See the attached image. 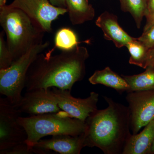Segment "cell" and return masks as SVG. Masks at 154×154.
<instances>
[{
	"label": "cell",
	"instance_id": "1",
	"mask_svg": "<svg viewBox=\"0 0 154 154\" xmlns=\"http://www.w3.org/2000/svg\"><path fill=\"white\" fill-rule=\"evenodd\" d=\"M55 49L39 54L31 64L25 79L26 91L52 88L71 91L75 83L85 78L89 57L87 48L78 45L52 55Z\"/></svg>",
	"mask_w": 154,
	"mask_h": 154
},
{
	"label": "cell",
	"instance_id": "2",
	"mask_svg": "<svg viewBox=\"0 0 154 154\" xmlns=\"http://www.w3.org/2000/svg\"><path fill=\"white\" fill-rule=\"evenodd\" d=\"M108 106L97 110L86 120L85 147L98 148L105 154H122L131 133L128 107L104 96Z\"/></svg>",
	"mask_w": 154,
	"mask_h": 154
},
{
	"label": "cell",
	"instance_id": "3",
	"mask_svg": "<svg viewBox=\"0 0 154 154\" xmlns=\"http://www.w3.org/2000/svg\"><path fill=\"white\" fill-rule=\"evenodd\" d=\"M0 24L7 36V44L14 61L43 43L45 32L20 9L8 5L0 9Z\"/></svg>",
	"mask_w": 154,
	"mask_h": 154
},
{
	"label": "cell",
	"instance_id": "4",
	"mask_svg": "<svg viewBox=\"0 0 154 154\" xmlns=\"http://www.w3.org/2000/svg\"><path fill=\"white\" fill-rule=\"evenodd\" d=\"M19 124L27 134L25 143L30 146L48 136L67 134L76 136L86 129L85 122L69 116L63 110L18 118Z\"/></svg>",
	"mask_w": 154,
	"mask_h": 154
},
{
	"label": "cell",
	"instance_id": "5",
	"mask_svg": "<svg viewBox=\"0 0 154 154\" xmlns=\"http://www.w3.org/2000/svg\"><path fill=\"white\" fill-rule=\"evenodd\" d=\"M49 45V42H45L36 45L13 62L8 68L0 69V93L15 107L22 99V91L25 88V79L30 66Z\"/></svg>",
	"mask_w": 154,
	"mask_h": 154
},
{
	"label": "cell",
	"instance_id": "6",
	"mask_svg": "<svg viewBox=\"0 0 154 154\" xmlns=\"http://www.w3.org/2000/svg\"><path fill=\"white\" fill-rule=\"evenodd\" d=\"M20 114L6 97L0 98V151L26 141L27 132L18 121Z\"/></svg>",
	"mask_w": 154,
	"mask_h": 154
},
{
	"label": "cell",
	"instance_id": "7",
	"mask_svg": "<svg viewBox=\"0 0 154 154\" xmlns=\"http://www.w3.org/2000/svg\"><path fill=\"white\" fill-rule=\"evenodd\" d=\"M126 100L131 116V129L137 134L154 120V90L128 92Z\"/></svg>",
	"mask_w": 154,
	"mask_h": 154
},
{
	"label": "cell",
	"instance_id": "8",
	"mask_svg": "<svg viewBox=\"0 0 154 154\" xmlns=\"http://www.w3.org/2000/svg\"><path fill=\"white\" fill-rule=\"evenodd\" d=\"M8 6L24 11L45 33H51L53 21L68 12L66 8L53 5L49 0H14Z\"/></svg>",
	"mask_w": 154,
	"mask_h": 154
},
{
	"label": "cell",
	"instance_id": "9",
	"mask_svg": "<svg viewBox=\"0 0 154 154\" xmlns=\"http://www.w3.org/2000/svg\"><path fill=\"white\" fill-rule=\"evenodd\" d=\"M51 91L61 110L72 118L85 122L92 113L98 110L99 94L96 92H91L85 99H80L73 97L69 90L52 88Z\"/></svg>",
	"mask_w": 154,
	"mask_h": 154
},
{
	"label": "cell",
	"instance_id": "10",
	"mask_svg": "<svg viewBox=\"0 0 154 154\" xmlns=\"http://www.w3.org/2000/svg\"><path fill=\"white\" fill-rule=\"evenodd\" d=\"M16 107L20 113L30 116L57 113L61 110L51 88L26 91Z\"/></svg>",
	"mask_w": 154,
	"mask_h": 154
},
{
	"label": "cell",
	"instance_id": "11",
	"mask_svg": "<svg viewBox=\"0 0 154 154\" xmlns=\"http://www.w3.org/2000/svg\"><path fill=\"white\" fill-rule=\"evenodd\" d=\"M83 134L76 136L67 134L53 136L49 139L40 140L32 147L38 154H49L52 151L61 154H79L85 147Z\"/></svg>",
	"mask_w": 154,
	"mask_h": 154
},
{
	"label": "cell",
	"instance_id": "12",
	"mask_svg": "<svg viewBox=\"0 0 154 154\" xmlns=\"http://www.w3.org/2000/svg\"><path fill=\"white\" fill-rule=\"evenodd\" d=\"M96 24L103 31L105 39L113 42L118 48L126 46L128 42L135 38L120 27L117 16L107 11L103 12L98 17Z\"/></svg>",
	"mask_w": 154,
	"mask_h": 154
},
{
	"label": "cell",
	"instance_id": "13",
	"mask_svg": "<svg viewBox=\"0 0 154 154\" xmlns=\"http://www.w3.org/2000/svg\"><path fill=\"white\" fill-rule=\"evenodd\" d=\"M154 141V120L141 132L131 134L127 141L122 154H151Z\"/></svg>",
	"mask_w": 154,
	"mask_h": 154
},
{
	"label": "cell",
	"instance_id": "14",
	"mask_svg": "<svg viewBox=\"0 0 154 154\" xmlns=\"http://www.w3.org/2000/svg\"><path fill=\"white\" fill-rule=\"evenodd\" d=\"M89 81L93 85H102L113 88L119 94L128 92L129 86L122 76L113 71L109 66L96 70L90 77Z\"/></svg>",
	"mask_w": 154,
	"mask_h": 154
},
{
	"label": "cell",
	"instance_id": "15",
	"mask_svg": "<svg viewBox=\"0 0 154 154\" xmlns=\"http://www.w3.org/2000/svg\"><path fill=\"white\" fill-rule=\"evenodd\" d=\"M66 3L73 25H81L94 19L95 10L88 0H66Z\"/></svg>",
	"mask_w": 154,
	"mask_h": 154
},
{
	"label": "cell",
	"instance_id": "16",
	"mask_svg": "<svg viewBox=\"0 0 154 154\" xmlns=\"http://www.w3.org/2000/svg\"><path fill=\"white\" fill-rule=\"evenodd\" d=\"M146 69L139 74L122 75L129 86L128 92L154 90V66L148 67Z\"/></svg>",
	"mask_w": 154,
	"mask_h": 154
},
{
	"label": "cell",
	"instance_id": "17",
	"mask_svg": "<svg viewBox=\"0 0 154 154\" xmlns=\"http://www.w3.org/2000/svg\"><path fill=\"white\" fill-rule=\"evenodd\" d=\"M121 10L131 14L138 29L140 28L142 21L147 11V0H119Z\"/></svg>",
	"mask_w": 154,
	"mask_h": 154
},
{
	"label": "cell",
	"instance_id": "18",
	"mask_svg": "<svg viewBox=\"0 0 154 154\" xmlns=\"http://www.w3.org/2000/svg\"><path fill=\"white\" fill-rule=\"evenodd\" d=\"M125 47L131 55L129 63L145 69L149 50L137 38L128 42Z\"/></svg>",
	"mask_w": 154,
	"mask_h": 154
},
{
	"label": "cell",
	"instance_id": "19",
	"mask_svg": "<svg viewBox=\"0 0 154 154\" xmlns=\"http://www.w3.org/2000/svg\"><path fill=\"white\" fill-rule=\"evenodd\" d=\"M54 43L55 48L68 51L76 47L80 42L74 31L69 28H63L56 33Z\"/></svg>",
	"mask_w": 154,
	"mask_h": 154
},
{
	"label": "cell",
	"instance_id": "20",
	"mask_svg": "<svg viewBox=\"0 0 154 154\" xmlns=\"http://www.w3.org/2000/svg\"><path fill=\"white\" fill-rule=\"evenodd\" d=\"M5 33L4 30L0 33V69L8 68L14 61L7 41L4 38Z\"/></svg>",
	"mask_w": 154,
	"mask_h": 154
},
{
	"label": "cell",
	"instance_id": "21",
	"mask_svg": "<svg viewBox=\"0 0 154 154\" xmlns=\"http://www.w3.org/2000/svg\"><path fill=\"white\" fill-rule=\"evenodd\" d=\"M35 153L33 147L28 146L25 142L16 145L10 148L0 151V154H32Z\"/></svg>",
	"mask_w": 154,
	"mask_h": 154
},
{
	"label": "cell",
	"instance_id": "22",
	"mask_svg": "<svg viewBox=\"0 0 154 154\" xmlns=\"http://www.w3.org/2000/svg\"><path fill=\"white\" fill-rule=\"evenodd\" d=\"M148 49L154 47V25L148 30L143 32L141 36L137 38Z\"/></svg>",
	"mask_w": 154,
	"mask_h": 154
},
{
	"label": "cell",
	"instance_id": "23",
	"mask_svg": "<svg viewBox=\"0 0 154 154\" xmlns=\"http://www.w3.org/2000/svg\"><path fill=\"white\" fill-rule=\"evenodd\" d=\"M146 23L144 27L143 32H145L152 27L154 25V12L147 14L145 16Z\"/></svg>",
	"mask_w": 154,
	"mask_h": 154
},
{
	"label": "cell",
	"instance_id": "24",
	"mask_svg": "<svg viewBox=\"0 0 154 154\" xmlns=\"http://www.w3.org/2000/svg\"><path fill=\"white\" fill-rule=\"evenodd\" d=\"M150 66H154V47L149 50L148 52L146 61V69Z\"/></svg>",
	"mask_w": 154,
	"mask_h": 154
},
{
	"label": "cell",
	"instance_id": "25",
	"mask_svg": "<svg viewBox=\"0 0 154 154\" xmlns=\"http://www.w3.org/2000/svg\"><path fill=\"white\" fill-rule=\"evenodd\" d=\"M49 1L51 5L55 7L66 8V0H49Z\"/></svg>",
	"mask_w": 154,
	"mask_h": 154
},
{
	"label": "cell",
	"instance_id": "26",
	"mask_svg": "<svg viewBox=\"0 0 154 154\" xmlns=\"http://www.w3.org/2000/svg\"><path fill=\"white\" fill-rule=\"evenodd\" d=\"M147 11L146 15L154 12V0H147ZM145 15V16H146Z\"/></svg>",
	"mask_w": 154,
	"mask_h": 154
},
{
	"label": "cell",
	"instance_id": "27",
	"mask_svg": "<svg viewBox=\"0 0 154 154\" xmlns=\"http://www.w3.org/2000/svg\"><path fill=\"white\" fill-rule=\"evenodd\" d=\"M7 0H0V9L2 8L6 5Z\"/></svg>",
	"mask_w": 154,
	"mask_h": 154
},
{
	"label": "cell",
	"instance_id": "28",
	"mask_svg": "<svg viewBox=\"0 0 154 154\" xmlns=\"http://www.w3.org/2000/svg\"><path fill=\"white\" fill-rule=\"evenodd\" d=\"M151 154H154V141L152 146L151 150Z\"/></svg>",
	"mask_w": 154,
	"mask_h": 154
}]
</instances>
